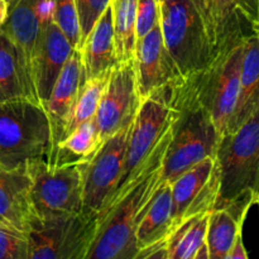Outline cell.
<instances>
[{
	"mask_svg": "<svg viewBox=\"0 0 259 259\" xmlns=\"http://www.w3.org/2000/svg\"><path fill=\"white\" fill-rule=\"evenodd\" d=\"M171 133L172 121L154 147L139 179L113 206L99 215L100 225L88 259H141L148 254L139 248L137 229L149 200L162 181V163Z\"/></svg>",
	"mask_w": 259,
	"mask_h": 259,
	"instance_id": "obj_1",
	"label": "cell"
},
{
	"mask_svg": "<svg viewBox=\"0 0 259 259\" xmlns=\"http://www.w3.org/2000/svg\"><path fill=\"white\" fill-rule=\"evenodd\" d=\"M215 161L219 171L215 209L227 210L244 224L249 209L259 201V110L238 131L220 137Z\"/></svg>",
	"mask_w": 259,
	"mask_h": 259,
	"instance_id": "obj_2",
	"label": "cell"
},
{
	"mask_svg": "<svg viewBox=\"0 0 259 259\" xmlns=\"http://www.w3.org/2000/svg\"><path fill=\"white\" fill-rule=\"evenodd\" d=\"M169 91L175 114L162 163V179L171 184L195 164L215 157L220 136L211 116L197 100L189 78L172 82Z\"/></svg>",
	"mask_w": 259,
	"mask_h": 259,
	"instance_id": "obj_3",
	"label": "cell"
},
{
	"mask_svg": "<svg viewBox=\"0 0 259 259\" xmlns=\"http://www.w3.org/2000/svg\"><path fill=\"white\" fill-rule=\"evenodd\" d=\"M50 120L43 106L27 98L0 103V169H17L28 161L47 159Z\"/></svg>",
	"mask_w": 259,
	"mask_h": 259,
	"instance_id": "obj_4",
	"label": "cell"
},
{
	"mask_svg": "<svg viewBox=\"0 0 259 259\" xmlns=\"http://www.w3.org/2000/svg\"><path fill=\"white\" fill-rule=\"evenodd\" d=\"M169 85L154 91L141 101L129 134L120 179L98 215L113 206L139 179L154 147L171 124L175 110Z\"/></svg>",
	"mask_w": 259,
	"mask_h": 259,
	"instance_id": "obj_5",
	"label": "cell"
},
{
	"mask_svg": "<svg viewBox=\"0 0 259 259\" xmlns=\"http://www.w3.org/2000/svg\"><path fill=\"white\" fill-rule=\"evenodd\" d=\"M159 24L164 46L184 78L199 73L214 58V46L190 0L161 2Z\"/></svg>",
	"mask_w": 259,
	"mask_h": 259,
	"instance_id": "obj_6",
	"label": "cell"
},
{
	"mask_svg": "<svg viewBox=\"0 0 259 259\" xmlns=\"http://www.w3.org/2000/svg\"><path fill=\"white\" fill-rule=\"evenodd\" d=\"M83 163L50 166L45 158L25 163L32 205L40 220L82 211Z\"/></svg>",
	"mask_w": 259,
	"mask_h": 259,
	"instance_id": "obj_7",
	"label": "cell"
},
{
	"mask_svg": "<svg viewBox=\"0 0 259 259\" xmlns=\"http://www.w3.org/2000/svg\"><path fill=\"white\" fill-rule=\"evenodd\" d=\"M100 225L95 212L50 218L28 233L24 259H88Z\"/></svg>",
	"mask_w": 259,
	"mask_h": 259,
	"instance_id": "obj_8",
	"label": "cell"
},
{
	"mask_svg": "<svg viewBox=\"0 0 259 259\" xmlns=\"http://www.w3.org/2000/svg\"><path fill=\"white\" fill-rule=\"evenodd\" d=\"M244 42L218 51L204 70L187 77L220 137L225 133L237 100Z\"/></svg>",
	"mask_w": 259,
	"mask_h": 259,
	"instance_id": "obj_9",
	"label": "cell"
},
{
	"mask_svg": "<svg viewBox=\"0 0 259 259\" xmlns=\"http://www.w3.org/2000/svg\"><path fill=\"white\" fill-rule=\"evenodd\" d=\"M133 121L106 138L95 154L83 163L82 211L99 214L115 189L123 171Z\"/></svg>",
	"mask_w": 259,
	"mask_h": 259,
	"instance_id": "obj_10",
	"label": "cell"
},
{
	"mask_svg": "<svg viewBox=\"0 0 259 259\" xmlns=\"http://www.w3.org/2000/svg\"><path fill=\"white\" fill-rule=\"evenodd\" d=\"M50 0H15L0 32L9 39L17 55L28 99L38 103L34 93V56ZM42 106V105H40Z\"/></svg>",
	"mask_w": 259,
	"mask_h": 259,
	"instance_id": "obj_11",
	"label": "cell"
},
{
	"mask_svg": "<svg viewBox=\"0 0 259 259\" xmlns=\"http://www.w3.org/2000/svg\"><path fill=\"white\" fill-rule=\"evenodd\" d=\"M141 101L134 61L116 63L111 68L95 115L101 139L105 141L131 124Z\"/></svg>",
	"mask_w": 259,
	"mask_h": 259,
	"instance_id": "obj_12",
	"label": "cell"
},
{
	"mask_svg": "<svg viewBox=\"0 0 259 259\" xmlns=\"http://www.w3.org/2000/svg\"><path fill=\"white\" fill-rule=\"evenodd\" d=\"M174 230L189 218L209 214L219 196V171L215 157H209L171 182Z\"/></svg>",
	"mask_w": 259,
	"mask_h": 259,
	"instance_id": "obj_13",
	"label": "cell"
},
{
	"mask_svg": "<svg viewBox=\"0 0 259 259\" xmlns=\"http://www.w3.org/2000/svg\"><path fill=\"white\" fill-rule=\"evenodd\" d=\"M134 68L142 100L154 91L182 78L164 46L159 22L137 40Z\"/></svg>",
	"mask_w": 259,
	"mask_h": 259,
	"instance_id": "obj_14",
	"label": "cell"
},
{
	"mask_svg": "<svg viewBox=\"0 0 259 259\" xmlns=\"http://www.w3.org/2000/svg\"><path fill=\"white\" fill-rule=\"evenodd\" d=\"M72 51L73 48L48 13L43 20L34 56V93L39 105L45 106Z\"/></svg>",
	"mask_w": 259,
	"mask_h": 259,
	"instance_id": "obj_15",
	"label": "cell"
},
{
	"mask_svg": "<svg viewBox=\"0 0 259 259\" xmlns=\"http://www.w3.org/2000/svg\"><path fill=\"white\" fill-rule=\"evenodd\" d=\"M40 223L32 205L30 182L24 167L0 169V225L28 234Z\"/></svg>",
	"mask_w": 259,
	"mask_h": 259,
	"instance_id": "obj_16",
	"label": "cell"
},
{
	"mask_svg": "<svg viewBox=\"0 0 259 259\" xmlns=\"http://www.w3.org/2000/svg\"><path fill=\"white\" fill-rule=\"evenodd\" d=\"M83 81L85 78L80 51L73 50L53 85L50 98L43 106L51 126V152L48 158L46 159L47 162L52 159L57 144L60 143L66 118Z\"/></svg>",
	"mask_w": 259,
	"mask_h": 259,
	"instance_id": "obj_17",
	"label": "cell"
},
{
	"mask_svg": "<svg viewBox=\"0 0 259 259\" xmlns=\"http://www.w3.org/2000/svg\"><path fill=\"white\" fill-rule=\"evenodd\" d=\"M259 34L248 37L244 42L239 88L234 109L225 133L238 131L253 113L259 110Z\"/></svg>",
	"mask_w": 259,
	"mask_h": 259,
	"instance_id": "obj_18",
	"label": "cell"
},
{
	"mask_svg": "<svg viewBox=\"0 0 259 259\" xmlns=\"http://www.w3.org/2000/svg\"><path fill=\"white\" fill-rule=\"evenodd\" d=\"M174 232L172 220L171 185L162 179L156 192L149 200L137 229V240L144 253H149L161 244Z\"/></svg>",
	"mask_w": 259,
	"mask_h": 259,
	"instance_id": "obj_19",
	"label": "cell"
},
{
	"mask_svg": "<svg viewBox=\"0 0 259 259\" xmlns=\"http://www.w3.org/2000/svg\"><path fill=\"white\" fill-rule=\"evenodd\" d=\"M78 51L85 80L111 70L119 63L114 45L110 5L104 10L88 35L83 38Z\"/></svg>",
	"mask_w": 259,
	"mask_h": 259,
	"instance_id": "obj_20",
	"label": "cell"
},
{
	"mask_svg": "<svg viewBox=\"0 0 259 259\" xmlns=\"http://www.w3.org/2000/svg\"><path fill=\"white\" fill-rule=\"evenodd\" d=\"M95 116L80 124L66 138L57 144L52 159L47 162L50 166H61L66 163L88 162L103 144Z\"/></svg>",
	"mask_w": 259,
	"mask_h": 259,
	"instance_id": "obj_21",
	"label": "cell"
},
{
	"mask_svg": "<svg viewBox=\"0 0 259 259\" xmlns=\"http://www.w3.org/2000/svg\"><path fill=\"white\" fill-rule=\"evenodd\" d=\"M110 9L118 62L134 61L137 45V0H110Z\"/></svg>",
	"mask_w": 259,
	"mask_h": 259,
	"instance_id": "obj_22",
	"label": "cell"
},
{
	"mask_svg": "<svg viewBox=\"0 0 259 259\" xmlns=\"http://www.w3.org/2000/svg\"><path fill=\"white\" fill-rule=\"evenodd\" d=\"M209 214L196 215L182 222L166 240L167 259H192L205 244Z\"/></svg>",
	"mask_w": 259,
	"mask_h": 259,
	"instance_id": "obj_23",
	"label": "cell"
},
{
	"mask_svg": "<svg viewBox=\"0 0 259 259\" xmlns=\"http://www.w3.org/2000/svg\"><path fill=\"white\" fill-rule=\"evenodd\" d=\"M110 71L111 70L105 71L100 75L94 76V77L83 81L80 90H78L77 96H76L75 101L71 106L70 113L66 118L65 128H63L61 141L66 138L71 132L75 131L80 124L90 120L96 115L104 88H105L109 76H110Z\"/></svg>",
	"mask_w": 259,
	"mask_h": 259,
	"instance_id": "obj_24",
	"label": "cell"
},
{
	"mask_svg": "<svg viewBox=\"0 0 259 259\" xmlns=\"http://www.w3.org/2000/svg\"><path fill=\"white\" fill-rule=\"evenodd\" d=\"M243 224L227 210L215 209L210 212L205 245L209 259H225L235 239L242 234Z\"/></svg>",
	"mask_w": 259,
	"mask_h": 259,
	"instance_id": "obj_25",
	"label": "cell"
},
{
	"mask_svg": "<svg viewBox=\"0 0 259 259\" xmlns=\"http://www.w3.org/2000/svg\"><path fill=\"white\" fill-rule=\"evenodd\" d=\"M19 98L28 99L19 63L12 43L0 32V103Z\"/></svg>",
	"mask_w": 259,
	"mask_h": 259,
	"instance_id": "obj_26",
	"label": "cell"
},
{
	"mask_svg": "<svg viewBox=\"0 0 259 259\" xmlns=\"http://www.w3.org/2000/svg\"><path fill=\"white\" fill-rule=\"evenodd\" d=\"M51 18L73 50H80L81 28L75 0H50Z\"/></svg>",
	"mask_w": 259,
	"mask_h": 259,
	"instance_id": "obj_27",
	"label": "cell"
},
{
	"mask_svg": "<svg viewBox=\"0 0 259 259\" xmlns=\"http://www.w3.org/2000/svg\"><path fill=\"white\" fill-rule=\"evenodd\" d=\"M28 234L0 225V259H24Z\"/></svg>",
	"mask_w": 259,
	"mask_h": 259,
	"instance_id": "obj_28",
	"label": "cell"
},
{
	"mask_svg": "<svg viewBox=\"0 0 259 259\" xmlns=\"http://www.w3.org/2000/svg\"><path fill=\"white\" fill-rule=\"evenodd\" d=\"M81 28V43L91 28L110 5V0H75ZM81 47V46H80Z\"/></svg>",
	"mask_w": 259,
	"mask_h": 259,
	"instance_id": "obj_29",
	"label": "cell"
},
{
	"mask_svg": "<svg viewBox=\"0 0 259 259\" xmlns=\"http://www.w3.org/2000/svg\"><path fill=\"white\" fill-rule=\"evenodd\" d=\"M159 0H137V40L159 22Z\"/></svg>",
	"mask_w": 259,
	"mask_h": 259,
	"instance_id": "obj_30",
	"label": "cell"
},
{
	"mask_svg": "<svg viewBox=\"0 0 259 259\" xmlns=\"http://www.w3.org/2000/svg\"><path fill=\"white\" fill-rule=\"evenodd\" d=\"M197 14L201 18L210 40L215 48V34H217L218 13H219L220 2L222 0H190Z\"/></svg>",
	"mask_w": 259,
	"mask_h": 259,
	"instance_id": "obj_31",
	"label": "cell"
},
{
	"mask_svg": "<svg viewBox=\"0 0 259 259\" xmlns=\"http://www.w3.org/2000/svg\"><path fill=\"white\" fill-rule=\"evenodd\" d=\"M248 22L259 28V0H227Z\"/></svg>",
	"mask_w": 259,
	"mask_h": 259,
	"instance_id": "obj_32",
	"label": "cell"
},
{
	"mask_svg": "<svg viewBox=\"0 0 259 259\" xmlns=\"http://www.w3.org/2000/svg\"><path fill=\"white\" fill-rule=\"evenodd\" d=\"M225 259H249L248 258V253L245 250L244 243H243V235L239 234L235 239L234 244H233L232 249L228 253Z\"/></svg>",
	"mask_w": 259,
	"mask_h": 259,
	"instance_id": "obj_33",
	"label": "cell"
},
{
	"mask_svg": "<svg viewBox=\"0 0 259 259\" xmlns=\"http://www.w3.org/2000/svg\"><path fill=\"white\" fill-rule=\"evenodd\" d=\"M141 259H167V253H166V243L161 244L159 247H157L156 249H153L152 252H149L148 254L144 255Z\"/></svg>",
	"mask_w": 259,
	"mask_h": 259,
	"instance_id": "obj_34",
	"label": "cell"
},
{
	"mask_svg": "<svg viewBox=\"0 0 259 259\" xmlns=\"http://www.w3.org/2000/svg\"><path fill=\"white\" fill-rule=\"evenodd\" d=\"M10 5L7 0H0V28L5 24L8 19V15H9Z\"/></svg>",
	"mask_w": 259,
	"mask_h": 259,
	"instance_id": "obj_35",
	"label": "cell"
},
{
	"mask_svg": "<svg viewBox=\"0 0 259 259\" xmlns=\"http://www.w3.org/2000/svg\"><path fill=\"white\" fill-rule=\"evenodd\" d=\"M192 259H209L207 258V250H206V245H202L201 248H200L199 250H197V253L195 254V257Z\"/></svg>",
	"mask_w": 259,
	"mask_h": 259,
	"instance_id": "obj_36",
	"label": "cell"
},
{
	"mask_svg": "<svg viewBox=\"0 0 259 259\" xmlns=\"http://www.w3.org/2000/svg\"><path fill=\"white\" fill-rule=\"evenodd\" d=\"M7 2H8V3H9V5H12V4H13V3H14V2H15V0H7Z\"/></svg>",
	"mask_w": 259,
	"mask_h": 259,
	"instance_id": "obj_37",
	"label": "cell"
},
{
	"mask_svg": "<svg viewBox=\"0 0 259 259\" xmlns=\"http://www.w3.org/2000/svg\"><path fill=\"white\" fill-rule=\"evenodd\" d=\"M161 2H163V0H159V3H161Z\"/></svg>",
	"mask_w": 259,
	"mask_h": 259,
	"instance_id": "obj_38",
	"label": "cell"
}]
</instances>
